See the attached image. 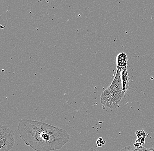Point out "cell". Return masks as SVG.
Instances as JSON below:
<instances>
[{"label":"cell","instance_id":"3957f363","mask_svg":"<svg viewBox=\"0 0 154 151\" xmlns=\"http://www.w3.org/2000/svg\"><path fill=\"white\" fill-rule=\"evenodd\" d=\"M15 143L14 131L7 126H0V151H9Z\"/></svg>","mask_w":154,"mask_h":151},{"label":"cell","instance_id":"52a82bcc","mask_svg":"<svg viewBox=\"0 0 154 151\" xmlns=\"http://www.w3.org/2000/svg\"><path fill=\"white\" fill-rule=\"evenodd\" d=\"M120 151H135V149L131 146H128L123 148Z\"/></svg>","mask_w":154,"mask_h":151},{"label":"cell","instance_id":"5b68a950","mask_svg":"<svg viewBox=\"0 0 154 151\" xmlns=\"http://www.w3.org/2000/svg\"><path fill=\"white\" fill-rule=\"evenodd\" d=\"M121 77H122L123 90L126 92L128 89L127 86H128V71L126 68L122 71Z\"/></svg>","mask_w":154,"mask_h":151},{"label":"cell","instance_id":"7a4b0ae2","mask_svg":"<svg viewBox=\"0 0 154 151\" xmlns=\"http://www.w3.org/2000/svg\"><path fill=\"white\" fill-rule=\"evenodd\" d=\"M120 68L117 66V71L114 80L111 85L105 90L100 97L101 104L112 109H116L125 96L122 84V77Z\"/></svg>","mask_w":154,"mask_h":151},{"label":"cell","instance_id":"8fae6325","mask_svg":"<svg viewBox=\"0 0 154 151\" xmlns=\"http://www.w3.org/2000/svg\"><path fill=\"white\" fill-rule=\"evenodd\" d=\"M152 146H153L154 147V142H153V143Z\"/></svg>","mask_w":154,"mask_h":151},{"label":"cell","instance_id":"9c48e42d","mask_svg":"<svg viewBox=\"0 0 154 151\" xmlns=\"http://www.w3.org/2000/svg\"><path fill=\"white\" fill-rule=\"evenodd\" d=\"M148 151H154V149H150L148 150H147Z\"/></svg>","mask_w":154,"mask_h":151},{"label":"cell","instance_id":"ba28073f","mask_svg":"<svg viewBox=\"0 0 154 151\" xmlns=\"http://www.w3.org/2000/svg\"><path fill=\"white\" fill-rule=\"evenodd\" d=\"M89 151H99L95 149H93V148H91V149H90L89 150Z\"/></svg>","mask_w":154,"mask_h":151},{"label":"cell","instance_id":"6da1fadb","mask_svg":"<svg viewBox=\"0 0 154 151\" xmlns=\"http://www.w3.org/2000/svg\"><path fill=\"white\" fill-rule=\"evenodd\" d=\"M17 128L25 144L36 151L57 150L70 140L66 131L43 121L21 119Z\"/></svg>","mask_w":154,"mask_h":151},{"label":"cell","instance_id":"8992f818","mask_svg":"<svg viewBox=\"0 0 154 151\" xmlns=\"http://www.w3.org/2000/svg\"><path fill=\"white\" fill-rule=\"evenodd\" d=\"M96 143H97V147H100L104 145L105 144L106 142L103 140L102 137H100L97 139Z\"/></svg>","mask_w":154,"mask_h":151},{"label":"cell","instance_id":"30bf717a","mask_svg":"<svg viewBox=\"0 0 154 151\" xmlns=\"http://www.w3.org/2000/svg\"><path fill=\"white\" fill-rule=\"evenodd\" d=\"M42 1H43V0H39V2H42ZM44 1H45V0H44Z\"/></svg>","mask_w":154,"mask_h":151},{"label":"cell","instance_id":"277c9868","mask_svg":"<svg viewBox=\"0 0 154 151\" xmlns=\"http://www.w3.org/2000/svg\"><path fill=\"white\" fill-rule=\"evenodd\" d=\"M116 63L120 71L126 69L128 63V57L125 53H120L118 54L116 58Z\"/></svg>","mask_w":154,"mask_h":151}]
</instances>
